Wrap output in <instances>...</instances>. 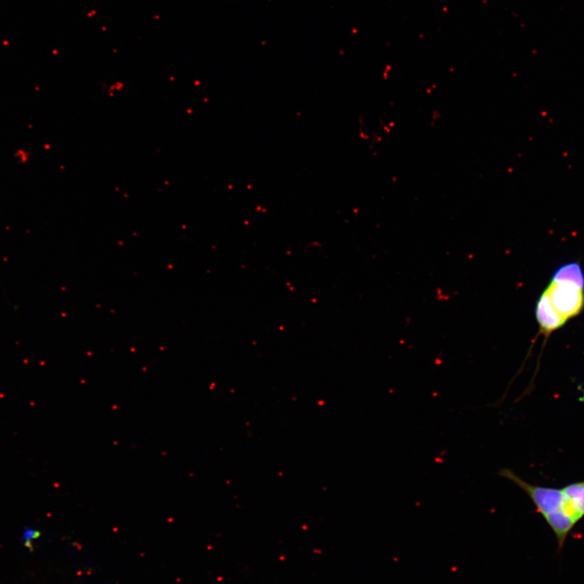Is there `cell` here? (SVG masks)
I'll return each mask as SVG.
<instances>
[{
    "label": "cell",
    "instance_id": "1",
    "mask_svg": "<svg viewBox=\"0 0 584 584\" xmlns=\"http://www.w3.org/2000/svg\"><path fill=\"white\" fill-rule=\"evenodd\" d=\"M498 474L528 495L537 512L554 533L559 550L562 551L568 536L584 519V481L554 488L526 482L510 468L500 469Z\"/></svg>",
    "mask_w": 584,
    "mask_h": 584
},
{
    "label": "cell",
    "instance_id": "2",
    "mask_svg": "<svg viewBox=\"0 0 584 584\" xmlns=\"http://www.w3.org/2000/svg\"><path fill=\"white\" fill-rule=\"evenodd\" d=\"M551 304L566 322L580 314L584 307V288L569 281L552 279L545 290Z\"/></svg>",
    "mask_w": 584,
    "mask_h": 584
},
{
    "label": "cell",
    "instance_id": "3",
    "mask_svg": "<svg viewBox=\"0 0 584 584\" xmlns=\"http://www.w3.org/2000/svg\"><path fill=\"white\" fill-rule=\"evenodd\" d=\"M536 318L540 331L545 336L566 324V321L552 307L549 296L545 292L541 294L536 306Z\"/></svg>",
    "mask_w": 584,
    "mask_h": 584
},
{
    "label": "cell",
    "instance_id": "4",
    "mask_svg": "<svg viewBox=\"0 0 584 584\" xmlns=\"http://www.w3.org/2000/svg\"><path fill=\"white\" fill-rule=\"evenodd\" d=\"M552 279L557 281H569L584 288V273L580 265L578 263H568L556 270Z\"/></svg>",
    "mask_w": 584,
    "mask_h": 584
},
{
    "label": "cell",
    "instance_id": "5",
    "mask_svg": "<svg viewBox=\"0 0 584 584\" xmlns=\"http://www.w3.org/2000/svg\"><path fill=\"white\" fill-rule=\"evenodd\" d=\"M40 535V531L38 530L32 529H26L22 536L24 545L32 550L33 541L38 539Z\"/></svg>",
    "mask_w": 584,
    "mask_h": 584
}]
</instances>
